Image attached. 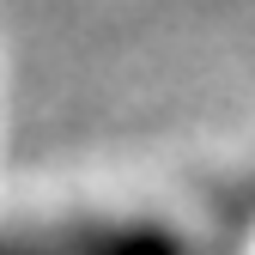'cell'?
<instances>
[{
  "label": "cell",
  "mask_w": 255,
  "mask_h": 255,
  "mask_svg": "<svg viewBox=\"0 0 255 255\" xmlns=\"http://www.w3.org/2000/svg\"><path fill=\"white\" fill-rule=\"evenodd\" d=\"M0 255H67L61 237H0Z\"/></svg>",
  "instance_id": "obj_1"
}]
</instances>
